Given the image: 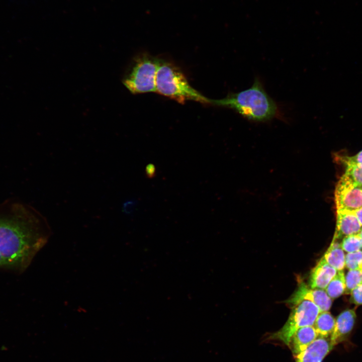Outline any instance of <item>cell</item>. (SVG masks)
Masks as SVG:
<instances>
[{
	"label": "cell",
	"instance_id": "2e32d148",
	"mask_svg": "<svg viewBox=\"0 0 362 362\" xmlns=\"http://www.w3.org/2000/svg\"><path fill=\"white\" fill-rule=\"evenodd\" d=\"M344 293L350 294L352 290L362 283V268L349 269L345 276Z\"/></svg>",
	"mask_w": 362,
	"mask_h": 362
},
{
	"label": "cell",
	"instance_id": "cb8c5ba5",
	"mask_svg": "<svg viewBox=\"0 0 362 362\" xmlns=\"http://www.w3.org/2000/svg\"><path fill=\"white\" fill-rule=\"evenodd\" d=\"M358 235L360 237V240H361V242L362 243V228H361V230L360 231V232L358 233Z\"/></svg>",
	"mask_w": 362,
	"mask_h": 362
},
{
	"label": "cell",
	"instance_id": "d6986e66",
	"mask_svg": "<svg viewBox=\"0 0 362 362\" xmlns=\"http://www.w3.org/2000/svg\"><path fill=\"white\" fill-rule=\"evenodd\" d=\"M345 266L349 269L362 268V250L347 253L345 256Z\"/></svg>",
	"mask_w": 362,
	"mask_h": 362
},
{
	"label": "cell",
	"instance_id": "7c38bea8",
	"mask_svg": "<svg viewBox=\"0 0 362 362\" xmlns=\"http://www.w3.org/2000/svg\"><path fill=\"white\" fill-rule=\"evenodd\" d=\"M318 337L313 326L303 327L295 332L288 346L293 355L296 356L305 350Z\"/></svg>",
	"mask_w": 362,
	"mask_h": 362
},
{
	"label": "cell",
	"instance_id": "5b68a950",
	"mask_svg": "<svg viewBox=\"0 0 362 362\" xmlns=\"http://www.w3.org/2000/svg\"><path fill=\"white\" fill-rule=\"evenodd\" d=\"M314 303L304 300L293 306L289 317L284 326L274 333L269 339L280 340L288 345L295 332L303 327L313 326L320 312Z\"/></svg>",
	"mask_w": 362,
	"mask_h": 362
},
{
	"label": "cell",
	"instance_id": "9c48e42d",
	"mask_svg": "<svg viewBox=\"0 0 362 362\" xmlns=\"http://www.w3.org/2000/svg\"><path fill=\"white\" fill-rule=\"evenodd\" d=\"M356 318L354 309L345 310L337 316L330 338L333 347L348 337L354 327Z\"/></svg>",
	"mask_w": 362,
	"mask_h": 362
},
{
	"label": "cell",
	"instance_id": "ac0fdd59",
	"mask_svg": "<svg viewBox=\"0 0 362 362\" xmlns=\"http://www.w3.org/2000/svg\"><path fill=\"white\" fill-rule=\"evenodd\" d=\"M343 165L345 167L344 174L362 187V164L346 163Z\"/></svg>",
	"mask_w": 362,
	"mask_h": 362
},
{
	"label": "cell",
	"instance_id": "4fadbf2b",
	"mask_svg": "<svg viewBox=\"0 0 362 362\" xmlns=\"http://www.w3.org/2000/svg\"><path fill=\"white\" fill-rule=\"evenodd\" d=\"M345 256L340 243L332 240L322 257L330 265L339 271L343 270L345 267Z\"/></svg>",
	"mask_w": 362,
	"mask_h": 362
},
{
	"label": "cell",
	"instance_id": "52a82bcc",
	"mask_svg": "<svg viewBox=\"0 0 362 362\" xmlns=\"http://www.w3.org/2000/svg\"><path fill=\"white\" fill-rule=\"evenodd\" d=\"M304 300L314 303L321 312L328 311L332 303V299L323 289L311 288L301 282L297 290L286 302L294 306Z\"/></svg>",
	"mask_w": 362,
	"mask_h": 362
},
{
	"label": "cell",
	"instance_id": "ba28073f",
	"mask_svg": "<svg viewBox=\"0 0 362 362\" xmlns=\"http://www.w3.org/2000/svg\"><path fill=\"white\" fill-rule=\"evenodd\" d=\"M361 228L354 212L336 210V226L333 240H338L348 235L358 234Z\"/></svg>",
	"mask_w": 362,
	"mask_h": 362
},
{
	"label": "cell",
	"instance_id": "44dd1931",
	"mask_svg": "<svg viewBox=\"0 0 362 362\" xmlns=\"http://www.w3.org/2000/svg\"><path fill=\"white\" fill-rule=\"evenodd\" d=\"M350 294L351 303L356 305H362V283L354 288Z\"/></svg>",
	"mask_w": 362,
	"mask_h": 362
},
{
	"label": "cell",
	"instance_id": "9a60e30c",
	"mask_svg": "<svg viewBox=\"0 0 362 362\" xmlns=\"http://www.w3.org/2000/svg\"><path fill=\"white\" fill-rule=\"evenodd\" d=\"M345 289V275L342 270L337 271L335 276L327 285L325 291L332 299H334L344 294Z\"/></svg>",
	"mask_w": 362,
	"mask_h": 362
},
{
	"label": "cell",
	"instance_id": "7402d4cb",
	"mask_svg": "<svg viewBox=\"0 0 362 362\" xmlns=\"http://www.w3.org/2000/svg\"><path fill=\"white\" fill-rule=\"evenodd\" d=\"M145 173L147 177L149 178H153L156 174V168L154 164H148L145 168Z\"/></svg>",
	"mask_w": 362,
	"mask_h": 362
},
{
	"label": "cell",
	"instance_id": "3957f363",
	"mask_svg": "<svg viewBox=\"0 0 362 362\" xmlns=\"http://www.w3.org/2000/svg\"><path fill=\"white\" fill-rule=\"evenodd\" d=\"M156 89L159 94L180 104H184L189 100L211 103V100L191 86L179 68L172 62L161 59H159L156 76Z\"/></svg>",
	"mask_w": 362,
	"mask_h": 362
},
{
	"label": "cell",
	"instance_id": "277c9868",
	"mask_svg": "<svg viewBox=\"0 0 362 362\" xmlns=\"http://www.w3.org/2000/svg\"><path fill=\"white\" fill-rule=\"evenodd\" d=\"M159 59L147 53L136 56L126 71L122 82L132 94L156 92V76Z\"/></svg>",
	"mask_w": 362,
	"mask_h": 362
},
{
	"label": "cell",
	"instance_id": "e0dca14e",
	"mask_svg": "<svg viewBox=\"0 0 362 362\" xmlns=\"http://www.w3.org/2000/svg\"><path fill=\"white\" fill-rule=\"evenodd\" d=\"M340 245L342 249L347 253L362 249V243L358 234L344 237L340 242Z\"/></svg>",
	"mask_w": 362,
	"mask_h": 362
},
{
	"label": "cell",
	"instance_id": "7a4b0ae2",
	"mask_svg": "<svg viewBox=\"0 0 362 362\" xmlns=\"http://www.w3.org/2000/svg\"><path fill=\"white\" fill-rule=\"evenodd\" d=\"M218 106L232 109L245 118L255 122H265L278 114L275 102L265 90L260 80L255 77L252 85L247 89L229 94L226 97L212 100Z\"/></svg>",
	"mask_w": 362,
	"mask_h": 362
},
{
	"label": "cell",
	"instance_id": "ffe728a7",
	"mask_svg": "<svg viewBox=\"0 0 362 362\" xmlns=\"http://www.w3.org/2000/svg\"><path fill=\"white\" fill-rule=\"evenodd\" d=\"M339 161L342 164L346 163H355L362 164V150L352 156H340Z\"/></svg>",
	"mask_w": 362,
	"mask_h": 362
},
{
	"label": "cell",
	"instance_id": "5bb4252c",
	"mask_svg": "<svg viewBox=\"0 0 362 362\" xmlns=\"http://www.w3.org/2000/svg\"><path fill=\"white\" fill-rule=\"evenodd\" d=\"M335 319L328 311L320 312L314 325L318 337H328L333 333Z\"/></svg>",
	"mask_w": 362,
	"mask_h": 362
},
{
	"label": "cell",
	"instance_id": "6da1fadb",
	"mask_svg": "<svg viewBox=\"0 0 362 362\" xmlns=\"http://www.w3.org/2000/svg\"><path fill=\"white\" fill-rule=\"evenodd\" d=\"M51 233L43 217L25 208L1 217L0 267L25 269Z\"/></svg>",
	"mask_w": 362,
	"mask_h": 362
},
{
	"label": "cell",
	"instance_id": "603a6c76",
	"mask_svg": "<svg viewBox=\"0 0 362 362\" xmlns=\"http://www.w3.org/2000/svg\"><path fill=\"white\" fill-rule=\"evenodd\" d=\"M354 212L356 215L358 221L359 222L360 225L362 226V207L355 211Z\"/></svg>",
	"mask_w": 362,
	"mask_h": 362
},
{
	"label": "cell",
	"instance_id": "30bf717a",
	"mask_svg": "<svg viewBox=\"0 0 362 362\" xmlns=\"http://www.w3.org/2000/svg\"><path fill=\"white\" fill-rule=\"evenodd\" d=\"M332 348L328 337H318L305 350L296 356V362H322Z\"/></svg>",
	"mask_w": 362,
	"mask_h": 362
},
{
	"label": "cell",
	"instance_id": "8fae6325",
	"mask_svg": "<svg viewBox=\"0 0 362 362\" xmlns=\"http://www.w3.org/2000/svg\"><path fill=\"white\" fill-rule=\"evenodd\" d=\"M337 272L322 257L311 271L308 286L313 289H325Z\"/></svg>",
	"mask_w": 362,
	"mask_h": 362
},
{
	"label": "cell",
	"instance_id": "8992f818",
	"mask_svg": "<svg viewBox=\"0 0 362 362\" xmlns=\"http://www.w3.org/2000/svg\"><path fill=\"white\" fill-rule=\"evenodd\" d=\"M336 210L354 212L362 207V187L343 174L335 191Z\"/></svg>",
	"mask_w": 362,
	"mask_h": 362
}]
</instances>
